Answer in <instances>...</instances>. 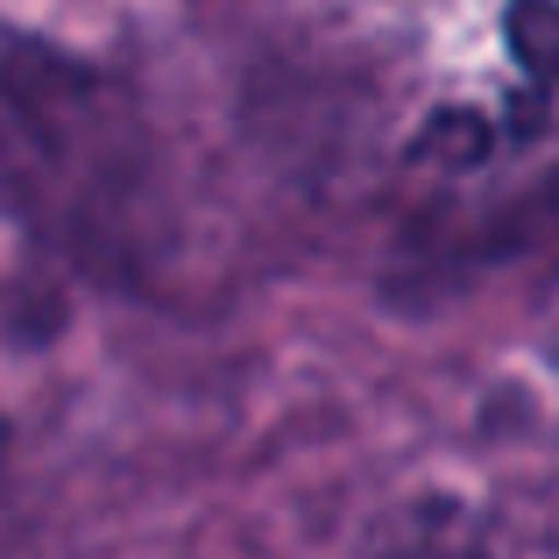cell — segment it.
Returning <instances> with one entry per match:
<instances>
[{
    "label": "cell",
    "mask_w": 559,
    "mask_h": 559,
    "mask_svg": "<svg viewBox=\"0 0 559 559\" xmlns=\"http://www.w3.org/2000/svg\"><path fill=\"white\" fill-rule=\"evenodd\" d=\"M503 43H510V57L524 64V79L559 85V0H510Z\"/></svg>",
    "instance_id": "cell-1"
}]
</instances>
